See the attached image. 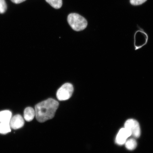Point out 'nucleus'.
Returning a JSON list of instances; mask_svg holds the SVG:
<instances>
[{
  "instance_id": "f257e3e1",
  "label": "nucleus",
  "mask_w": 153,
  "mask_h": 153,
  "mask_svg": "<svg viewBox=\"0 0 153 153\" xmlns=\"http://www.w3.org/2000/svg\"><path fill=\"white\" fill-rule=\"evenodd\" d=\"M59 106V102L51 98L38 103L35 107L36 119L38 122L43 123L52 119Z\"/></svg>"
},
{
  "instance_id": "f03ea898",
  "label": "nucleus",
  "mask_w": 153,
  "mask_h": 153,
  "mask_svg": "<svg viewBox=\"0 0 153 153\" xmlns=\"http://www.w3.org/2000/svg\"><path fill=\"white\" fill-rule=\"evenodd\" d=\"M68 21L71 27L76 31L85 29L88 25L87 20L81 15L76 13H71L69 15Z\"/></svg>"
},
{
  "instance_id": "7ed1b4c3",
  "label": "nucleus",
  "mask_w": 153,
  "mask_h": 153,
  "mask_svg": "<svg viewBox=\"0 0 153 153\" xmlns=\"http://www.w3.org/2000/svg\"><path fill=\"white\" fill-rule=\"evenodd\" d=\"M134 45L135 51L142 48L148 43L149 36L146 32L140 28L134 35Z\"/></svg>"
},
{
  "instance_id": "20e7f679",
  "label": "nucleus",
  "mask_w": 153,
  "mask_h": 153,
  "mask_svg": "<svg viewBox=\"0 0 153 153\" xmlns=\"http://www.w3.org/2000/svg\"><path fill=\"white\" fill-rule=\"evenodd\" d=\"M74 91V87L71 84L65 83L57 90V98L60 101L68 100L72 96Z\"/></svg>"
},
{
  "instance_id": "39448f33",
  "label": "nucleus",
  "mask_w": 153,
  "mask_h": 153,
  "mask_svg": "<svg viewBox=\"0 0 153 153\" xmlns=\"http://www.w3.org/2000/svg\"><path fill=\"white\" fill-rule=\"evenodd\" d=\"M124 128L131 132V135L135 138H138L140 136L141 132L139 123L136 120L129 119L126 121Z\"/></svg>"
},
{
  "instance_id": "423d86ee",
  "label": "nucleus",
  "mask_w": 153,
  "mask_h": 153,
  "mask_svg": "<svg viewBox=\"0 0 153 153\" xmlns=\"http://www.w3.org/2000/svg\"><path fill=\"white\" fill-rule=\"evenodd\" d=\"M131 133L128 130L125 128L120 129L118 133L116 139V143L119 145H122L126 142L128 137L131 136Z\"/></svg>"
},
{
  "instance_id": "0eeeda50",
  "label": "nucleus",
  "mask_w": 153,
  "mask_h": 153,
  "mask_svg": "<svg viewBox=\"0 0 153 153\" xmlns=\"http://www.w3.org/2000/svg\"><path fill=\"white\" fill-rule=\"evenodd\" d=\"M9 124L12 128L19 129L24 126V120L20 115L17 114L11 118Z\"/></svg>"
},
{
  "instance_id": "6e6552de",
  "label": "nucleus",
  "mask_w": 153,
  "mask_h": 153,
  "mask_svg": "<svg viewBox=\"0 0 153 153\" xmlns=\"http://www.w3.org/2000/svg\"><path fill=\"white\" fill-rule=\"evenodd\" d=\"M36 116L35 110L31 107L25 108L24 111V117L26 121L30 122L34 119Z\"/></svg>"
},
{
  "instance_id": "1a4fd4ad",
  "label": "nucleus",
  "mask_w": 153,
  "mask_h": 153,
  "mask_svg": "<svg viewBox=\"0 0 153 153\" xmlns=\"http://www.w3.org/2000/svg\"><path fill=\"white\" fill-rule=\"evenodd\" d=\"M12 114L9 110L0 112V123H9L11 118Z\"/></svg>"
},
{
  "instance_id": "9d476101",
  "label": "nucleus",
  "mask_w": 153,
  "mask_h": 153,
  "mask_svg": "<svg viewBox=\"0 0 153 153\" xmlns=\"http://www.w3.org/2000/svg\"><path fill=\"white\" fill-rule=\"evenodd\" d=\"M51 7L56 9H60L62 4V0H45Z\"/></svg>"
},
{
  "instance_id": "9b49d317",
  "label": "nucleus",
  "mask_w": 153,
  "mask_h": 153,
  "mask_svg": "<svg viewBox=\"0 0 153 153\" xmlns=\"http://www.w3.org/2000/svg\"><path fill=\"white\" fill-rule=\"evenodd\" d=\"M126 148L128 150H133L136 148L137 143L135 140L134 139H131L126 141L125 143Z\"/></svg>"
},
{
  "instance_id": "f8f14e48",
  "label": "nucleus",
  "mask_w": 153,
  "mask_h": 153,
  "mask_svg": "<svg viewBox=\"0 0 153 153\" xmlns=\"http://www.w3.org/2000/svg\"><path fill=\"white\" fill-rule=\"evenodd\" d=\"M9 123H0V133L5 134L11 131Z\"/></svg>"
},
{
  "instance_id": "ddd939ff",
  "label": "nucleus",
  "mask_w": 153,
  "mask_h": 153,
  "mask_svg": "<svg viewBox=\"0 0 153 153\" xmlns=\"http://www.w3.org/2000/svg\"><path fill=\"white\" fill-rule=\"evenodd\" d=\"M7 9V5L5 0H0V14L4 13Z\"/></svg>"
},
{
  "instance_id": "4468645a",
  "label": "nucleus",
  "mask_w": 153,
  "mask_h": 153,
  "mask_svg": "<svg viewBox=\"0 0 153 153\" xmlns=\"http://www.w3.org/2000/svg\"><path fill=\"white\" fill-rule=\"evenodd\" d=\"M146 1L147 0H130V2L132 5H138L142 4Z\"/></svg>"
},
{
  "instance_id": "2eb2a0df",
  "label": "nucleus",
  "mask_w": 153,
  "mask_h": 153,
  "mask_svg": "<svg viewBox=\"0 0 153 153\" xmlns=\"http://www.w3.org/2000/svg\"><path fill=\"white\" fill-rule=\"evenodd\" d=\"M11 1L14 3L19 4L26 1V0H11Z\"/></svg>"
}]
</instances>
